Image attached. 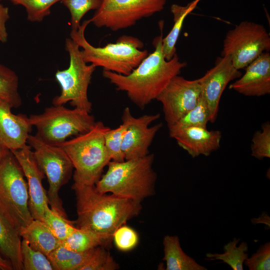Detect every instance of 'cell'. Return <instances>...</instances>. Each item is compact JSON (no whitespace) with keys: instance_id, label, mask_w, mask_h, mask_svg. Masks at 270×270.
Wrapping results in <instances>:
<instances>
[{"instance_id":"6da1fadb","label":"cell","mask_w":270,"mask_h":270,"mask_svg":"<svg viewBox=\"0 0 270 270\" xmlns=\"http://www.w3.org/2000/svg\"><path fill=\"white\" fill-rule=\"evenodd\" d=\"M159 27L160 34L152 42L154 51L148 54L130 74L102 71V76L117 90L125 92L129 99L142 110L156 100L171 80L179 75L186 66V63L181 62L176 54L169 60L165 58L162 48L163 21L159 22Z\"/></svg>"},{"instance_id":"7a4b0ae2","label":"cell","mask_w":270,"mask_h":270,"mask_svg":"<svg viewBox=\"0 0 270 270\" xmlns=\"http://www.w3.org/2000/svg\"><path fill=\"white\" fill-rule=\"evenodd\" d=\"M76 199V227L112 239L115 230L139 214L141 202L98 192L94 186H72Z\"/></svg>"},{"instance_id":"3957f363","label":"cell","mask_w":270,"mask_h":270,"mask_svg":"<svg viewBox=\"0 0 270 270\" xmlns=\"http://www.w3.org/2000/svg\"><path fill=\"white\" fill-rule=\"evenodd\" d=\"M154 155L123 162L110 160L108 170L94 186L100 193L111 194L141 202L155 192L157 176L152 168Z\"/></svg>"},{"instance_id":"277c9868","label":"cell","mask_w":270,"mask_h":270,"mask_svg":"<svg viewBox=\"0 0 270 270\" xmlns=\"http://www.w3.org/2000/svg\"><path fill=\"white\" fill-rule=\"evenodd\" d=\"M90 23L85 20L76 30H71L70 38L82 48V54L86 63L122 75L130 74L148 54L142 50L144 42L138 38L127 35L119 37L115 43L96 47L86 40L84 32Z\"/></svg>"},{"instance_id":"5b68a950","label":"cell","mask_w":270,"mask_h":270,"mask_svg":"<svg viewBox=\"0 0 270 270\" xmlns=\"http://www.w3.org/2000/svg\"><path fill=\"white\" fill-rule=\"evenodd\" d=\"M110 128L96 122L88 132L58 144L66 152L74 168L72 186H94L111 160L104 145V134Z\"/></svg>"},{"instance_id":"8992f818","label":"cell","mask_w":270,"mask_h":270,"mask_svg":"<svg viewBox=\"0 0 270 270\" xmlns=\"http://www.w3.org/2000/svg\"><path fill=\"white\" fill-rule=\"evenodd\" d=\"M28 200L24 172L11 152L0 164V210L19 232L34 220Z\"/></svg>"},{"instance_id":"52a82bcc","label":"cell","mask_w":270,"mask_h":270,"mask_svg":"<svg viewBox=\"0 0 270 270\" xmlns=\"http://www.w3.org/2000/svg\"><path fill=\"white\" fill-rule=\"evenodd\" d=\"M80 48L71 38L66 39L65 48L69 55V66L66 69L58 70L55 74L61 92L54 98L52 104L64 105L70 102L74 108L90 113L92 104L88 100V90L96 67L91 64H87Z\"/></svg>"},{"instance_id":"ba28073f","label":"cell","mask_w":270,"mask_h":270,"mask_svg":"<svg viewBox=\"0 0 270 270\" xmlns=\"http://www.w3.org/2000/svg\"><path fill=\"white\" fill-rule=\"evenodd\" d=\"M29 120L36 129V134L54 145L88 132L96 123L90 113L76 108L69 109L64 105L46 108L42 114L30 115Z\"/></svg>"},{"instance_id":"9c48e42d","label":"cell","mask_w":270,"mask_h":270,"mask_svg":"<svg viewBox=\"0 0 270 270\" xmlns=\"http://www.w3.org/2000/svg\"><path fill=\"white\" fill-rule=\"evenodd\" d=\"M26 144L34 149V156L48 182V196L50 208L68 218L59 192L70 178L74 166L68 156L60 146L48 144L36 134H30Z\"/></svg>"},{"instance_id":"30bf717a","label":"cell","mask_w":270,"mask_h":270,"mask_svg":"<svg viewBox=\"0 0 270 270\" xmlns=\"http://www.w3.org/2000/svg\"><path fill=\"white\" fill-rule=\"evenodd\" d=\"M270 50V36L264 26L243 21L226 34L222 56H228L234 66L240 70Z\"/></svg>"},{"instance_id":"8fae6325","label":"cell","mask_w":270,"mask_h":270,"mask_svg":"<svg viewBox=\"0 0 270 270\" xmlns=\"http://www.w3.org/2000/svg\"><path fill=\"white\" fill-rule=\"evenodd\" d=\"M167 0H102L90 19L96 27L116 32L162 11Z\"/></svg>"},{"instance_id":"7c38bea8","label":"cell","mask_w":270,"mask_h":270,"mask_svg":"<svg viewBox=\"0 0 270 270\" xmlns=\"http://www.w3.org/2000/svg\"><path fill=\"white\" fill-rule=\"evenodd\" d=\"M200 95L201 87L198 79L189 80L180 75L173 78L156 98L162 105L168 127L192 109Z\"/></svg>"},{"instance_id":"4fadbf2b","label":"cell","mask_w":270,"mask_h":270,"mask_svg":"<svg viewBox=\"0 0 270 270\" xmlns=\"http://www.w3.org/2000/svg\"><path fill=\"white\" fill-rule=\"evenodd\" d=\"M160 114H144L134 117L129 108H126L122 121L126 125L122 150L125 160L144 157L149 154V148L157 132L162 126V123L150 126L158 120Z\"/></svg>"},{"instance_id":"5bb4252c","label":"cell","mask_w":270,"mask_h":270,"mask_svg":"<svg viewBox=\"0 0 270 270\" xmlns=\"http://www.w3.org/2000/svg\"><path fill=\"white\" fill-rule=\"evenodd\" d=\"M241 76V72L234 66L230 58L222 56L217 58L212 68L198 78L201 96L210 111V122H214L217 118L220 98L226 88Z\"/></svg>"},{"instance_id":"9a60e30c","label":"cell","mask_w":270,"mask_h":270,"mask_svg":"<svg viewBox=\"0 0 270 270\" xmlns=\"http://www.w3.org/2000/svg\"><path fill=\"white\" fill-rule=\"evenodd\" d=\"M11 152L27 180L28 206L32 217L34 220L44 221L45 206L48 204V194L42 183L45 175L37 164L32 148L28 144Z\"/></svg>"},{"instance_id":"2e32d148","label":"cell","mask_w":270,"mask_h":270,"mask_svg":"<svg viewBox=\"0 0 270 270\" xmlns=\"http://www.w3.org/2000/svg\"><path fill=\"white\" fill-rule=\"evenodd\" d=\"M245 68V73L230 85V89L247 96H261L269 94L270 52L262 53Z\"/></svg>"},{"instance_id":"e0dca14e","label":"cell","mask_w":270,"mask_h":270,"mask_svg":"<svg viewBox=\"0 0 270 270\" xmlns=\"http://www.w3.org/2000/svg\"><path fill=\"white\" fill-rule=\"evenodd\" d=\"M169 135L192 158L209 156L220 148L222 138L220 130H209L206 128L199 126L184 128Z\"/></svg>"},{"instance_id":"ac0fdd59","label":"cell","mask_w":270,"mask_h":270,"mask_svg":"<svg viewBox=\"0 0 270 270\" xmlns=\"http://www.w3.org/2000/svg\"><path fill=\"white\" fill-rule=\"evenodd\" d=\"M12 108L8 102L0 99V141L10 150L27 144L32 127L28 117L12 114Z\"/></svg>"},{"instance_id":"d6986e66","label":"cell","mask_w":270,"mask_h":270,"mask_svg":"<svg viewBox=\"0 0 270 270\" xmlns=\"http://www.w3.org/2000/svg\"><path fill=\"white\" fill-rule=\"evenodd\" d=\"M21 236L0 210V255L8 260L13 270H23Z\"/></svg>"},{"instance_id":"ffe728a7","label":"cell","mask_w":270,"mask_h":270,"mask_svg":"<svg viewBox=\"0 0 270 270\" xmlns=\"http://www.w3.org/2000/svg\"><path fill=\"white\" fill-rule=\"evenodd\" d=\"M20 234L32 248L47 256L60 244L46 224L38 220L34 219L20 230Z\"/></svg>"},{"instance_id":"44dd1931","label":"cell","mask_w":270,"mask_h":270,"mask_svg":"<svg viewBox=\"0 0 270 270\" xmlns=\"http://www.w3.org/2000/svg\"><path fill=\"white\" fill-rule=\"evenodd\" d=\"M162 260L166 262V270H206L182 250L177 236H165L163 239Z\"/></svg>"},{"instance_id":"7402d4cb","label":"cell","mask_w":270,"mask_h":270,"mask_svg":"<svg viewBox=\"0 0 270 270\" xmlns=\"http://www.w3.org/2000/svg\"><path fill=\"white\" fill-rule=\"evenodd\" d=\"M201 0H194L186 6L173 4L170 11L174 16V25L166 36L162 40V52L165 58L169 60L176 52V44L180 33L184 20L187 16L196 7Z\"/></svg>"},{"instance_id":"603a6c76","label":"cell","mask_w":270,"mask_h":270,"mask_svg":"<svg viewBox=\"0 0 270 270\" xmlns=\"http://www.w3.org/2000/svg\"><path fill=\"white\" fill-rule=\"evenodd\" d=\"M112 238L92 230L76 228L60 245L76 252H84L96 247L106 248L110 244Z\"/></svg>"},{"instance_id":"cb8c5ba5","label":"cell","mask_w":270,"mask_h":270,"mask_svg":"<svg viewBox=\"0 0 270 270\" xmlns=\"http://www.w3.org/2000/svg\"><path fill=\"white\" fill-rule=\"evenodd\" d=\"M240 241V238H234L224 246L223 253L208 252L205 259L208 261L219 260L228 264L233 270H243L244 262L248 257V246L246 242H242L238 246Z\"/></svg>"},{"instance_id":"d4e9b609","label":"cell","mask_w":270,"mask_h":270,"mask_svg":"<svg viewBox=\"0 0 270 270\" xmlns=\"http://www.w3.org/2000/svg\"><path fill=\"white\" fill-rule=\"evenodd\" d=\"M90 250L76 252L60 245L47 257L54 270H80L87 260Z\"/></svg>"},{"instance_id":"484cf974","label":"cell","mask_w":270,"mask_h":270,"mask_svg":"<svg viewBox=\"0 0 270 270\" xmlns=\"http://www.w3.org/2000/svg\"><path fill=\"white\" fill-rule=\"evenodd\" d=\"M0 99L18 108L22 101L18 92V78L16 73L0 63Z\"/></svg>"},{"instance_id":"4316f807","label":"cell","mask_w":270,"mask_h":270,"mask_svg":"<svg viewBox=\"0 0 270 270\" xmlns=\"http://www.w3.org/2000/svg\"><path fill=\"white\" fill-rule=\"evenodd\" d=\"M210 120L209 110L200 95L197 104L178 122L168 128L169 133L188 127L206 128Z\"/></svg>"},{"instance_id":"83f0119b","label":"cell","mask_w":270,"mask_h":270,"mask_svg":"<svg viewBox=\"0 0 270 270\" xmlns=\"http://www.w3.org/2000/svg\"><path fill=\"white\" fill-rule=\"evenodd\" d=\"M44 222L60 242L66 238L76 228L74 222L62 216L50 208L48 204L45 206Z\"/></svg>"},{"instance_id":"f1b7e54d","label":"cell","mask_w":270,"mask_h":270,"mask_svg":"<svg viewBox=\"0 0 270 270\" xmlns=\"http://www.w3.org/2000/svg\"><path fill=\"white\" fill-rule=\"evenodd\" d=\"M14 5L24 6L27 19L33 22H40L50 14V8L54 4L63 0H9Z\"/></svg>"},{"instance_id":"f546056e","label":"cell","mask_w":270,"mask_h":270,"mask_svg":"<svg viewBox=\"0 0 270 270\" xmlns=\"http://www.w3.org/2000/svg\"><path fill=\"white\" fill-rule=\"evenodd\" d=\"M126 125L122 122L116 128H109L104 134V145L111 160L123 162L125 160L122 150Z\"/></svg>"},{"instance_id":"4dcf8cb0","label":"cell","mask_w":270,"mask_h":270,"mask_svg":"<svg viewBox=\"0 0 270 270\" xmlns=\"http://www.w3.org/2000/svg\"><path fill=\"white\" fill-rule=\"evenodd\" d=\"M119 268L105 247L99 246L92 250L91 252L80 270H116Z\"/></svg>"},{"instance_id":"1f68e13d","label":"cell","mask_w":270,"mask_h":270,"mask_svg":"<svg viewBox=\"0 0 270 270\" xmlns=\"http://www.w3.org/2000/svg\"><path fill=\"white\" fill-rule=\"evenodd\" d=\"M21 252L24 270H53L54 268L47 256L32 248L28 242L22 239Z\"/></svg>"},{"instance_id":"d6a6232c","label":"cell","mask_w":270,"mask_h":270,"mask_svg":"<svg viewBox=\"0 0 270 270\" xmlns=\"http://www.w3.org/2000/svg\"><path fill=\"white\" fill-rule=\"evenodd\" d=\"M62 2L70 12L72 30H76L84 16L90 10H98L102 0H63Z\"/></svg>"},{"instance_id":"836d02e7","label":"cell","mask_w":270,"mask_h":270,"mask_svg":"<svg viewBox=\"0 0 270 270\" xmlns=\"http://www.w3.org/2000/svg\"><path fill=\"white\" fill-rule=\"evenodd\" d=\"M251 156L262 160L270 158V122L263 123L260 130L256 131L252 139Z\"/></svg>"},{"instance_id":"e575fe53","label":"cell","mask_w":270,"mask_h":270,"mask_svg":"<svg viewBox=\"0 0 270 270\" xmlns=\"http://www.w3.org/2000/svg\"><path fill=\"white\" fill-rule=\"evenodd\" d=\"M112 240L118 250L128 252L136 246L139 239L137 232L133 228L123 224L115 230Z\"/></svg>"},{"instance_id":"d590c367","label":"cell","mask_w":270,"mask_h":270,"mask_svg":"<svg viewBox=\"0 0 270 270\" xmlns=\"http://www.w3.org/2000/svg\"><path fill=\"white\" fill-rule=\"evenodd\" d=\"M244 264L250 270H270V242L260 246L255 252L245 260Z\"/></svg>"},{"instance_id":"8d00e7d4","label":"cell","mask_w":270,"mask_h":270,"mask_svg":"<svg viewBox=\"0 0 270 270\" xmlns=\"http://www.w3.org/2000/svg\"><path fill=\"white\" fill-rule=\"evenodd\" d=\"M10 18L8 7L0 4V42L5 43L8 41V32L6 23Z\"/></svg>"},{"instance_id":"74e56055","label":"cell","mask_w":270,"mask_h":270,"mask_svg":"<svg viewBox=\"0 0 270 270\" xmlns=\"http://www.w3.org/2000/svg\"><path fill=\"white\" fill-rule=\"evenodd\" d=\"M10 152L11 150L0 141V164Z\"/></svg>"},{"instance_id":"f35d334b","label":"cell","mask_w":270,"mask_h":270,"mask_svg":"<svg viewBox=\"0 0 270 270\" xmlns=\"http://www.w3.org/2000/svg\"><path fill=\"white\" fill-rule=\"evenodd\" d=\"M12 267L10 263L0 255V270H12Z\"/></svg>"},{"instance_id":"ab89813d","label":"cell","mask_w":270,"mask_h":270,"mask_svg":"<svg viewBox=\"0 0 270 270\" xmlns=\"http://www.w3.org/2000/svg\"><path fill=\"white\" fill-rule=\"evenodd\" d=\"M2 0H0V2L2 1Z\"/></svg>"}]
</instances>
